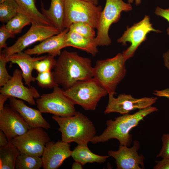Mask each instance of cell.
Wrapping results in <instances>:
<instances>
[{"label": "cell", "instance_id": "cell-35", "mask_svg": "<svg viewBox=\"0 0 169 169\" xmlns=\"http://www.w3.org/2000/svg\"><path fill=\"white\" fill-rule=\"evenodd\" d=\"M156 164L154 169H169V158L163 159L161 161H156Z\"/></svg>", "mask_w": 169, "mask_h": 169}, {"label": "cell", "instance_id": "cell-23", "mask_svg": "<svg viewBox=\"0 0 169 169\" xmlns=\"http://www.w3.org/2000/svg\"><path fill=\"white\" fill-rule=\"evenodd\" d=\"M71 156L75 161L80 163L83 165L87 163H104L110 156H100L91 151L88 146L78 145L72 151Z\"/></svg>", "mask_w": 169, "mask_h": 169}, {"label": "cell", "instance_id": "cell-24", "mask_svg": "<svg viewBox=\"0 0 169 169\" xmlns=\"http://www.w3.org/2000/svg\"><path fill=\"white\" fill-rule=\"evenodd\" d=\"M20 153L11 141L5 146L0 147V169H15L16 160Z\"/></svg>", "mask_w": 169, "mask_h": 169}, {"label": "cell", "instance_id": "cell-20", "mask_svg": "<svg viewBox=\"0 0 169 169\" xmlns=\"http://www.w3.org/2000/svg\"><path fill=\"white\" fill-rule=\"evenodd\" d=\"M18 6V12L28 18L31 23L53 26L50 21L38 9L36 0H15Z\"/></svg>", "mask_w": 169, "mask_h": 169}, {"label": "cell", "instance_id": "cell-34", "mask_svg": "<svg viewBox=\"0 0 169 169\" xmlns=\"http://www.w3.org/2000/svg\"><path fill=\"white\" fill-rule=\"evenodd\" d=\"M155 13L156 15L164 18L169 22V8L168 9H163L157 7ZM167 31L169 35V28L167 29Z\"/></svg>", "mask_w": 169, "mask_h": 169}, {"label": "cell", "instance_id": "cell-3", "mask_svg": "<svg viewBox=\"0 0 169 169\" xmlns=\"http://www.w3.org/2000/svg\"><path fill=\"white\" fill-rule=\"evenodd\" d=\"M52 118L59 126L62 140L68 143L75 142L78 145L87 146L95 136L96 131L92 122L83 113L77 112L74 115Z\"/></svg>", "mask_w": 169, "mask_h": 169}, {"label": "cell", "instance_id": "cell-37", "mask_svg": "<svg viewBox=\"0 0 169 169\" xmlns=\"http://www.w3.org/2000/svg\"><path fill=\"white\" fill-rule=\"evenodd\" d=\"M9 142L7 137L4 133L0 130V147H3L6 145Z\"/></svg>", "mask_w": 169, "mask_h": 169}, {"label": "cell", "instance_id": "cell-38", "mask_svg": "<svg viewBox=\"0 0 169 169\" xmlns=\"http://www.w3.org/2000/svg\"><path fill=\"white\" fill-rule=\"evenodd\" d=\"M7 96L0 94V111L3 109L4 105V104L5 101L9 98Z\"/></svg>", "mask_w": 169, "mask_h": 169}, {"label": "cell", "instance_id": "cell-9", "mask_svg": "<svg viewBox=\"0 0 169 169\" xmlns=\"http://www.w3.org/2000/svg\"><path fill=\"white\" fill-rule=\"evenodd\" d=\"M42 128H31L10 141L20 153L42 156L47 144L50 141L47 133Z\"/></svg>", "mask_w": 169, "mask_h": 169}, {"label": "cell", "instance_id": "cell-25", "mask_svg": "<svg viewBox=\"0 0 169 169\" xmlns=\"http://www.w3.org/2000/svg\"><path fill=\"white\" fill-rule=\"evenodd\" d=\"M43 166L41 157L20 153L17 158L15 168L17 169H39Z\"/></svg>", "mask_w": 169, "mask_h": 169}, {"label": "cell", "instance_id": "cell-27", "mask_svg": "<svg viewBox=\"0 0 169 169\" xmlns=\"http://www.w3.org/2000/svg\"><path fill=\"white\" fill-rule=\"evenodd\" d=\"M31 23V21L28 18L18 12L16 16L7 23L5 26L9 31L15 34L20 33L24 27Z\"/></svg>", "mask_w": 169, "mask_h": 169}, {"label": "cell", "instance_id": "cell-40", "mask_svg": "<svg viewBox=\"0 0 169 169\" xmlns=\"http://www.w3.org/2000/svg\"><path fill=\"white\" fill-rule=\"evenodd\" d=\"M82 165L80 163L75 161L72 164L71 168L72 169H83Z\"/></svg>", "mask_w": 169, "mask_h": 169}, {"label": "cell", "instance_id": "cell-29", "mask_svg": "<svg viewBox=\"0 0 169 169\" xmlns=\"http://www.w3.org/2000/svg\"><path fill=\"white\" fill-rule=\"evenodd\" d=\"M35 79L38 85L42 88L52 89L58 85L55 81L51 71L38 73Z\"/></svg>", "mask_w": 169, "mask_h": 169}, {"label": "cell", "instance_id": "cell-4", "mask_svg": "<svg viewBox=\"0 0 169 169\" xmlns=\"http://www.w3.org/2000/svg\"><path fill=\"white\" fill-rule=\"evenodd\" d=\"M126 60L122 53H119L112 58L96 62L93 77L105 89L109 95L115 94L117 85L124 77Z\"/></svg>", "mask_w": 169, "mask_h": 169}, {"label": "cell", "instance_id": "cell-30", "mask_svg": "<svg viewBox=\"0 0 169 169\" xmlns=\"http://www.w3.org/2000/svg\"><path fill=\"white\" fill-rule=\"evenodd\" d=\"M55 57L48 55L44 59L35 62L34 69L38 73L51 71L54 69L56 62Z\"/></svg>", "mask_w": 169, "mask_h": 169}, {"label": "cell", "instance_id": "cell-42", "mask_svg": "<svg viewBox=\"0 0 169 169\" xmlns=\"http://www.w3.org/2000/svg\"><path fill=\"white\" fill-rule=\"evenodd\" d=\"M135 3L136 5L140 4L141 2V0H135Z\"/></svg>", "mask_w": 169, "mask_h": 169}, {"label": "cell", "instance_id": "cell-43", "mask_svg": "<svg viewBox=\"0 0 169 169\" xmlns=\"http://www.w3.org/2000/svg\"><path fill=\"white\" fill-rule=\"evenodd\" d=\"M134 0H128V2L129 3H132Z\"/></svg>", "mask_w": 169, "mask_h": 169}, {"label": "cell", "instance_id": "cell-22", "mask_svg": "<svg viewBox=\"0 0 169 169\" xmlns=\"http://www.w3.org/2000/svg\"><path fill=\"white\" fill-rule=\"evenodd\" d=\"M65 0H51L49 8L45 9L41 1V13L50 21L53 26L63 31Z\"/></svg>", "mask_w": 169, "mask_h": 169}, {"label": "cell", "instance_id": "cell-14", "mask_svg": "<svg viewBox=\"0 0 169 169\" xmlns=\"http://www.w3.org/2000/svg\"><path fill=\"white\" fill-rule=\"evenodd\" d=\"M31 128L21 115L10 105H6L0 111V129L9 141Z\"/></svg>", "mask_w": 169, "mask_h": 169}, {"label": "cell", "instance_id": "cell-5", "mask_svg": "<svg viewBox=\"0 0 169 169\" xmlns=\"http://www.w3.org/2000/svg\"><path fill=\"white\" fill-rule=\"evenodd\" d=\"M64 93L74 105H80L86 110H95L100 99L108 94L93 77L78 82L70 88L64 90Z\"/></svg>", "mask_w": 169, "mask_h": 169}, {"label": "cell", "instance_id": "cell-8", "mask_svg": "<svg viewBox=\"0 0 169 169\" xmlns=\"http://www.w3.org/2000/svg\"><path fill=\"white\" fill-rule=\"evenodd\" d=\"M36 102L38 110L42 113L66 117L73 116L77 112L75 105L64 95V90L59 85L55 86L51 93L41 95Z\"/></svg>", "mask_w": 169, "mask_h": 169}, {"label": "cell", "instance_id": "cell-2", "mask_svg": "<svg viewBox=\"0 0 169 169\" xmlns=\"http://www.w3.org/2000/svg\"><path fill=\"white\" fill-rule=\"evenodd\" d=\"M158 110L156 107L151 106L139 110L132 114H123L114 120H108L106 121L107 127L103 133L95 136L91 142L94 144L104 143L115 139L119 141L120 145L129 147L132 142V136L130 134L131 130L147 116Z\"/></svg>", "mask_w": 169, "mask_h": 169}, {"label": "cell", "instance_id": "cell-12", "mask_svg": "<svg viewBox=\"0 0 169 169\" xmlns=\"http://www.w3.org/2000/svg\"><path fill=\"white\" fill-rule=\"evenodd\" d=\"M109 95L108 103L104 113L117 112L123 115L136 109L141 110L151 106L156 102V97H145L136 98L131 95H119L117 98Z\"/></svg>", "mask_w": 169, "mask_h": 169}, {"label": "cell", "instance_id": "cell-13", "mask_svg": "<svg viewBox=\"0 0 169 169\" xmlns=\"http://www.w3.org/2000/svg\"><path fill=\"white\" fill-rule=\"evenodd\" d=\"M23 79L21 70L15 69L10 80L1 87L0 93L9 97H13L24 100L30 105H35L34 99L38 98L41 95L34 87L25 86L22 81Z\"/></svg>", "mask_w": 169, "mask_h": 169}, {"label": "cell", "instance_id": "cell-15", "mask_svg": "<svg viewBox=\"0 0 169 169\" xmlns=\"http://www.w3.org/2000/svg\"><path fill=\"white\" fill-rule=\"evenodd\" d=\"M140 148L139 142L135 140L131 147L120 145L118 150H109L108 154L115 159L117 169H143L145 157L139 154L138 151Z\"/></svg>", "mask_w": 169, "mask_h": 169}, {"label": "cell", "instance_id": "cell-39", "mask_svg": "<svg viewBox=\"0 0 169 169\" xmlns=\"http://www.w3.org/2000/svg\"><path fill=\"white\" fill-rule=\"evenodd\" d=\"M163 57L165 66L169 70V50L163 54Z\"/></svg>", "mask_w": 169, "mask_h": 169}, {"label": "cell", "instance_id": "cell-17", "mask_svg": "<svg viewBox=\"0 0 169 169\" xmlns=\"http://www.w3.org/2000/svg\"><path fill=\"white\" fill-rule=\"evenodd\" d=\"M9 99L10 106L21 115L31 128H50L49 123L43 116L39 110L28 106L22 100L13 97Z\"/></svg>", "mask_w": 169, "mask_h": 169}, {"label": "cell", "instance_id": "cell-18", "mask_svg": "<svg viewBox=\"0 0 169 169\" xmlns=\"http://www.w3.org/2000/svg\"><path fill=\"white\" fill-rule=\"evenodd\" d=\"M69 28L64 29L59 33L49 37L33 48L28 49L24 52L31 55H38L47 53L49 55L55 57L61 54V50L67 47L65 37Z\"/></svg>", "mask_w": 169, "mask_h": 169}, {"label": "cell", "instance_id": "cell-19", "mask_svg": "<svg viewBox=\"0 0 169 169\" xmlns=\"http://www.w3.org/2000/svg\"><path fill=\"white\" fill-rule=\"evenodd\" d=\"M24 52H21L6 56L8 62L17 64L20 68L22 73L25 84L28 87H30L31 83L35 81V78L32 75L35 62L42 59L46 56L32 57Z\"/></svg>", "mask_w": 169, "mask_h": 169}, {"label": "cell", "instance_id": "cell-1", "mask_svg": "<svg viewBox=\"0 0 169 169\" xmlns=\"http://www.w3.org/2000/svg\"><path fill=\"white\" fill-rule=\"evenodd\" d=\"M93 72L90 59L64 50L56 60L52 73L56 83L65 90L78 82L93 78Z\"/></svg>", "mask_w": 169, "mask_h": 169}, {"label": "cell", "instance_id": "cell-32", "mask_svg": "<svg viewBox=\"0 0 169 169\" xmlns=\"http://www.w3.org/2000/svg\"><path fill=\"white\" fill-rule=\"evenodd\" d=\"M14 34L9 31L5 25H3L0 28V50L3 48L6 49L8 47L6 42L10 38H14Z\"/></svg>", "mask_w": 169, "mask_h": 169}, {"label": "cell", "instance_id": "cell-6", "mask_svg": "<svg viewBox=\"0 0 169 169\" xmlns=\"http://www.w3.org/2000/svg\"><path fill=\"white\" fill-rule=\"evenodd\" d=\"M102 10L100 5L83 0H65L64 29L77 22L88 23L97 29Z\"/></svg>", "mask_w": 169, "mask_h": 169}, {"label": "cell", "instance_id": "cell-36", "mask_svg": "<svg viewBox=\"0 0 169 169\" xmlns=\"http://www.w3.org/2000/svg\"><path fill=\"white\" fill-rule=\"evenodd\" d=\"M153 93L157 96L165 97L169 99V88L160 90H156Z\"/></svg>", "mask_w": 169, "mask_h": 169}, {"label": "cell", "instance_id": "cell-41", "mask_svg": "<svg viewBox=\"0 0 169 169\" xmlns=\"http://www.w3.org/2000/svg\"><path fill=\"white\" fill-rule=\"evenodd\" d=\"M90 3L95 5H98V0H83Z\"/></svg>", "mask_w": 169, "mask_h": 169}, {"label": "cell", "instance_id": "cell-28", "mask_svg": "<svg viewBox=\"0 0 169 169\" xmlns=\"http://www.w3.org/2000/svg\"><path fill=\"white\" fill-rule=\"evenodd\" d=\"M95 29L90 25L83 22L73 23L69 28V30L91 39H94L96 37Z\"/></svg>", "mask_w": 169, "mask_h": 169}, {"label": "cell", "instance_id": "cell-44", "mask_svg": "<svg viewBox=\"0 0 169 169\" xmlns=\"http://www.w3.org/2000/svg\"><path fill=\"white\" fill-rule=\"evenodd\" d=\"M5 0H0V3L3 2Z\"/></svg>", "mask_w": 169, "mask_h": 169}, {"label": "cell", "instance_id": "cell-16", "mask_svg": "<svg viewBox=\"0 0 169 169\" xmlns=\"http://www.w3.org/2000/svg\"><path fill=\"white\" fill-rule=\"evenodd\" d=\"M69 143L59 141H49L46 145L41 157L44 169H57L64 161L71 156Z\"/></svg>", "mask_w": 169, "mask_h": 169}, {"label": "cell", "instance_id": "cell-21", "mask_svg": "<svg viewBox=\"0 0 169 169\" xmlns=\"http://www.w3.org/2000/svg\"><path fill=\"white\" fill-rule=\"evenodd\" d=\"M65 41L67 47H72L84 51L93 56L98 53V45L95 38H86L69 30L66 35Z\"/></svg>", "mask_w": 169, "mask_h": 169}, {"label": "cell", "instance_id": "cell-10", "mask_svg": "<svg viewBox=\"0 0 169 169\" xmlns=\"http://www.w3.org/2000/svg\"><path fill=\"white\" fill-rule=\"evenodd\" d=\"M152 31L160 32L153 28L149 17L147 15L140 22L127 28L117 40L118 42L123 45H125L127 42L131 44L130 47L122 53L126 60L133 56L139 46L146 39L147 34Z\"/></svg>", "mask_w": 169, "mask_h": 169}, {"label": "cell", "instance_id": "cell-31", "mask_svg": "<svg viewBox=\"0 0 169 169\" xmlns=\"http://www.w3.org/2000/svg\"><path fill=\"white\" fill-rule=\"evenodd\" d=\"M8 61L6 56L4 53L0 54V86H4L11 78L6 69V64Z\"/></svg>", "mask_w": 169, "mask_h": 169}, {"label": "cell", "instance_id": "cell-26", "mask_svg": "<svg viewBox=\"0 0 169 169\" xmlns=\"http://www.w3.org/2000/svg\"><path fill=\"white\" fill-rule=\"evenodd\" d=\"M18 6L15 0H5L0 3V21L7 23L18 13Z\"/></svg>", "mask_w": 169, "mask_h": 169}, {"label": "cell", "instance_id": "cell-7", "mask_svg": "<svg viewBox=\"0 0 169 169\" xmlns=\"http://www.w3.org/2000/svg\"><path fill=\"white\" fill-rule=\"evenodd\" d=\"M132 9L131 3L123 0H106L100 17L97 33L95 39L98 46H108L111 43L109 31L111 25L119 20L121 13Z\"/></svg>", "mask_w": 169, "mask_h": 169}, {"label": "cell", "instance_id": "cell-33", "mask_svg": "<svg viewBox=\"0 0 169 169\" xmlns=\"http://www.w3.org/2000/svg\"><path fill=\"white\" fill-rule=\"evenodd\" d=\"M162 146L157 157L163 159L169 158V134H164L161 138Z\"/></svg>", "mask_w": 169, "mask_h": 169}, {"label": "cell", "instance_id": "cell-11", "mask_svg": "<svg viewBox=\"0 0 169 169\" xmlns=\"http://www.w3.org/2000/svg\"><path fill=\"white\" fill-rule=\"evenodd\" d=\"M59 29L52 26H44L31 23L29 30L19 37L12 46L7 47L3 52L6 56L23 52L29 45L42 41L61 32Z\"/></svg>", "mask_w": 169, "mask_h": 169}]
</instances>
